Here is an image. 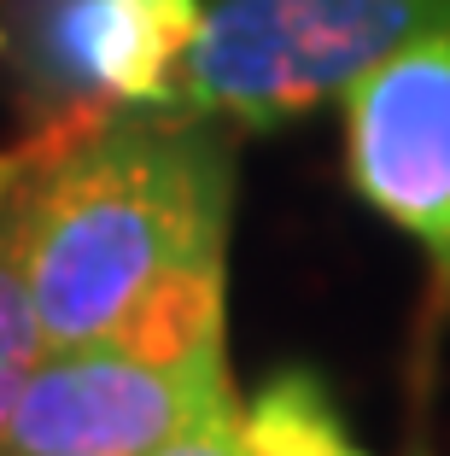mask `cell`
Wrapping results in <instances>:
<instances>
[{
  "mask_svg": "<svg viewBox=\"0 0 450 456\" xmlns=\"http://www.w3.org/2000/svg\"><path fill=\"white\" fill-rule=\"evenodd\" d=\"M152 456H252V444H246V410H240V398L211 403V410H205L193 428H182L170 444H159Z\"/></svg>",
  "mask_w": 450,
  "mask_h": 456,
  "instance_id": "obj_8",
  "label": "cell"
},
{
  "mask_svg": "<svg viewBox=\"0 0 450 456\" xmlns=\"http://www.w3.org/2000/svg\"><path fill=\"white\" fill-rule=\"evenodd\" d=\"M24 188L29 175L0 200V433H6L12 403L41 357V328H36L29 275H24Z\"/></svg>",
  "mask_w": 450,
  "mask_h": 456,
  "instance_id": "obj_7",
  "label": "cell"
},
{
  "mask_svg": "<svg viewBox=\"0 0 450 456\" xmlns=\"http://www.w3.org/2000/svg\"><path fill=\"white\" fill-rule=\"evenodd\" d=\"M223 398H234L223 346L193 357L59 346L29 369L0 456H152Z\"/></svg>",
  "mask_w": 450,
  "mask_h": 456,
  "instance_id": "obj_3",
  "label": "cell"
},
{
  "mask_svg": "<svg viewBox=\"0 0 450 456\" xmlns=\"http://www.w3.org/2000/svg\"><path fill=\"white\" fill-rule=\"evenodd\" d=\"M351 188L410 234L450 298V29L397 47L345 88Z\"/></svg>",
  "mask_w": 450,
  "mask_h": 456,
  "instance_id": "obj_5",
  "label": "cell"
},
{
  "mask_svg": "<svg viewBox=\"0 0 450 456\" xmlns=\"http://www.w3.org/2000/svg\"><path fill=\"white\" fill-rule=\"evenodd\" d=\"M246 444L252 456H369L316 375L287 369L275 375L246 410Z\"/></svg>",
  "mask_w": 450,
  "mask_h": 456,
  "instance_id": "obj_6",
  "label": "cell"
},
{
  "mask_svg": "<svg viewBox=\"0 0 450 456\" xmlns=\"http://www.w3.org/2000/svg\"><path fill=\"white\" fill-rule=\"evenodd\" d=\"M199 18V0H12L6 53L59 129H94L176 106Z\"/></svg>",
  "mask_w": 450,
  "mask_h": 456,
  "instance_id": "obj_4",
  "label": "cell"
},
{
  "mask_svg": "<svg viewBox=\"0 0 450 456\" xmlns=\"http://www.w3.org/2000/svg\"><path fill=\"white\" fill-rule=\"evenodd\" d=\"M82 129H59V123H47V134H41V141H29V147H12V152H0V200H6V193L18 188V182H24L29 170H36L41 159H47V152H59L65 147V141H77Z\"/></svg>",
  "mask_w": 450,
  "mask_h": 456,
  "instance_id": "obj_9",
  "label": "cell"
},
{
  "mask_svg": "<svg viewBox=\"0 0 450 456\" xmlns=\"http://www.w3.org/2000/svg\"><path fill=\"white\" fill-rule=\"evenodd\" d=\"M228 147L199 123L123 111L29 170L24 275L41 351L223 346Z\"/></svg>",
  "mask_w": 450,
  "mask_h": 456,
  "instance_id": "obj_1",
  "label": "cell"
},
{
  "mask_svg": "<svg viewBox=\"0 0 450 456\" xmlns=\"http://www.w3.org/2000/svg\"><path fill=\"white\" fill-rule=\"evenodd\" d=\"M433 29H450V0H217L182 59L176 106L281 123Z\"/></svg>",
  "mask_w": 450,
  "mask_h": 456,
  "instance_id": "obj_2",
  "label": "cell"
}]
</instances>
